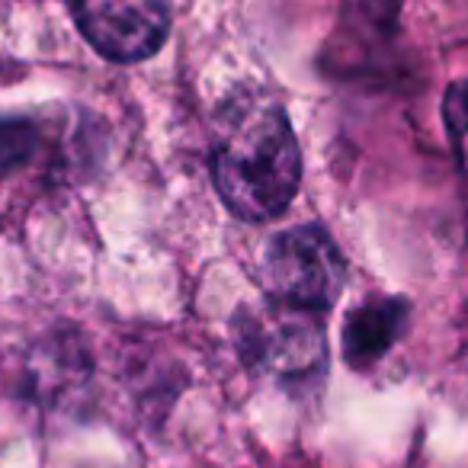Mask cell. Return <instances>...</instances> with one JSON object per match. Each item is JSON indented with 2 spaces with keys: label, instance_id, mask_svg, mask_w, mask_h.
Here are the masks:
<instances>
[{
  "label": "cell",
  "instance_id": "1",
  "mask_svg": "<svg viewBox=\"0 0 468 468\" xmlns=\"http://www.w3.org/2000/svg\"><path fill=\"white\" fill-rule=\"evenodd\" d=\"M212 180L238 218H276L302 183V151L286 110L261 90L221 103L212 129Z\"/></svg>",
  "mask_w": 468,
  "mask_h": 468
},
{
  "label": "cell",
  "instance_id": "2",
  "mask_svg": "<svg viewBox=\"0 0 468 468\" xmlns=\"http://www.w3.org/2000/svg\"><path fill=\"white\" fill-rule=\"evenodd\" d=\"M234 346L254 369L276 378L312 376L324 363V327L318 312L286 299L254 302L234 314Z\"/></svg>",
  "mask_w": 468,
  "mask_h": 468
},
{
  "label": "cell",
  "instance_id": "3",
  "mask_svg": "<svg viewBox=\"0 0 468 468\" xmlns=\"http://www.w3.org/2000/svg\"><path fill=\"white\" fill-rule=\"evenodd\" d=\"M267 280L276 299L321 312L344 292L346 261L321 225H295L270 241Z\"/></svg>",
  "mask_w": 468,
  "mask_h": 468
},
{
  "label": "cell",
  "instance_id": "4",
  "mask_svg": "<svg viewBox=\"0 0 468 468\" xmlns=\"http://www.w3.org/2000/svg\"><path fill=\"white\" fill-rule=\"evenodd\" d=\"M84 39L112 61H144L167 42L170 0H68Z\"/></svg>",
  "mask_w": 468,
  "mask_h": 468
},
{
  "label": "cell",
  "instance_id": "5",
  "mask_svg": "<svg viewBox=\"0 0 468 468\" xmlns=\"http://www.w3.org/2000/svg\"><path fill=\"white\" fill-rule=\"evenodd\" d=\"M410 305L395 295H376L356 305L344 321V359L350 369H369L401 340Z\"/></svg>",
  "mask_w": 468,
  "mask_h": 468
},
{
  "label": "cell",
  "instance_id": "6",
  "mask_svg": "<svg viewBox=\"0 0 468 468\" xmlns=\"http://www.w3.org/2000/svg\"><path fill=\"white\" fill-rule=\"evenodd\" d=\"M442 122L452 144V154L468 176V78L455 80L442 97Z\"/></svg>",
  "mask_w": 468,
  "mask_h": 468
},
{
  "label": "cell",
  "instance_id": "7",
  "mask_svg": "<svg viewBox=\"0 0 468 468\" xmlns=\"http://www.w3.org/2000/svg\"><path fill=\"white\" fill-rule=\"evenodd\" d=\"M36 148V129L23 119H0V174L29 161Z\"/></svg>",
  "mask_w": 468,
  "mask_h": 468
}]
</instances>
